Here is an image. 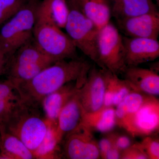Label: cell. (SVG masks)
<instances>
[{
	"label": "cell",
	"instance_id": "cell-31",
	"mask_svg": "<svg viewBox=\"0 0 159 159\" xmlns=\"http://www.w3.org/2000/svg\"><path fill=\"white\" fill-rule=\"evenodd\" d=\"M121 151L114 146L106 153L103 159H120Z\"/></svg>",
	"mask_w": 159,
	"mask_h": 159
},
{
	"label": "cell",
	"instance_id": "cell-1",
	"mask_svg": "<svg viewBox=\"0 0 159 159\" xmlns=\"http://www.w3.org/2000/svg\"><path fill=\"white\" fill-rule=\"evenodd\" d=\"M91 66L89 61L77 57L58 61L16 87L25 103L39 107L46 96L66 84L74 81L84 84Z\"/></svg>",
	"mask_w": 159,
	"mask_h": 159
},
{
	"label": "cell",
	"instance_id": "cell-6",
	"mask_svg": "<svg viewBox=\"0 0 159 159\" xmlns=\"http://www.w3.org/2000/svg\"><path fill=\"white\" fill-rule=\"evenodd\" d=\"M77 48L99 66L97 39L99 29L77 7H72L65 27Z\"/></svg>",
	"mask_w": 159,
	"mask_h": 159
},
{
	"label": "cell",
	"instance_id": "cell-30",
	"mask_svg": "<svg viewBox=\"0 0 159 159\" xmlns=\"http://www.w3.org/2000/svg\"><path fill=\"white\" fill-rule=\"evenodd\" d=\"M100 158L102 159L106 153L114 146L111 131L98 142Z\"/></svg>",
	"mask_w": 159,
	"mask_h": 159
},
{
	"label": "cell",
	"instance_id": "cell-35",
	"mask_svg": "<svg viewBox=\"0 0 159 159\" xmlns=\"http://www.w3.org/2000/svg\"><path fill=\"white\" fill-rule=\"evenodd\" d=\"M155 1H156L157 2H158V3H159V0H155Z\"/></svg>",
	"mask_w": 159,
	"mask_h": 159
},
{
	"label": "cell",
	"instance_id": "cell-5",
	"mask_svg": "<svg viewBox=\"0 0 159 159\" xmlns=\"http://www.w3.org/2000/svg\"><path fill=\"white\" fill-rule=\"evenodd\" d=\"M61 29L51 24L35 22L33 30L35 44L55 61L77 57V48Z\"/></svg>",
	"mask_w": 159,
	"mask_h": 159
},
{
	"label": "cell",
	"instance_id": "cell-7",
	"mask_svg": "<svg viewBox=\"0 0 159 159\" xmlns=\"http://www.w3.org/2000/svg\"><path fill=\"white\" fill-rule=\"evenodd\" d=\"M99 66L112 73H122L126 66L123 37L112 23L99 29L97 39Z\"/></svg>",
	"mask_w": 159,
	"mask_h": 159
},
{
	"label": "cell",
	"instance_id": "cell-2",
	"mask_svg": "<svg viewBox=\"0 0 159 159\" xmlns=\"http://www.w3.org/2000/svg\"><path fill=\"white\" fill-rule=\"evenodd\" d=\"M39 2L29 0L16 14L1 26L0 54L7 59L32 39Z\"/></svg>",
	"mask_w": 159,
	"mask_h": 159
},
{
	"label": "cell",
	"instance_id": "cell-16",
	"mask_svg": "<svg viewBox=\"0 0 159 159\" xmlns=\"http://www.w3.org/2000/svg\"><path fill=\"white\" fill-rule=\"evenodd\" d=\"M70 11L67 0H42L36 9L35 22L64 29Z\"/></svg>",
	"mask_w": 159,
	"mask_h": 159
},
{
	"label": "cell",
	"instance_id": "cell-26",
	"mask_svg": "<svg viewBox=\"0 0 159 159\" xmlns=\"http://www.w3.org/2000/svg\"><path fill=\"white\" fill-rule=\"evenodd\" d=\"M118 78L119 77L117 74H113L110 71L102 107H113L114 99L116 90Z\"/></svg>",
	"mask_w": 159,
	"mask_h": 159
},
{
	"label": "cell",
	"instance_id": "cell-33",
	"mask_svg": "<svg viewBox=\"0 0 159 159\" xmlns=\"http://www.w3.org/2000/svg\"><path fill=\"white\" fill-rule=\"evenodd\" d=\"M70 3L72 7H77V2L78 0H67Z\"/></svg>",
	"mask_w": 159,
	"mask_h": 159
},
{
	"label": "cell",
	"instance_id": "cell-23",
	"mask_svg": "<svg viewBox=\"0 0 159 159\" xmlns=\"http://www.w3.org/2000/svg\"><path fill=\"white\" fill-rule=\"evenodd\" d=\"M57 126L50 122L44 138L38 148L34 152L35 159H57L58 142L56 133Z\"/></svg>",
	"mask_w": 159,
	"mask_h": 159
},
{
	"label": "cell",
	"instance_id": "cell-13",
	"mask_svg": "<svg viewBox=\"0 0 159 159\" xmlns=\"http://www.w3.org/2000/svg\"><path fill=\"white\" fill-rule=\"evenodd\" d=\"M79 89L63 107L57 118L56 133L60 143L64 137L79 126L85 112L80 99Z\"/></svg>",
	"mask_w": 159,
	"mask_h": 159
},
{
	"label": "cell",
	"instance_id": "cell-27",
	"mask_svg": "<svg viewBox=\"0 0 159 159\" xmlns=\"http://www.w3.org/2000/svg\"><path fill=\"white\" fill-rule=\"evenodd\" d=\"M120 159H148V158L140 142H136L121 152Z\"/></svg>",
	"mask_w": 159,
	"mask_h": 159
},
{
	"label": "cell",
	"instance_id": "cell-34",
	"mask_svg": "<svg viewBox=\"0 0 159 159\" xmlns=\"http://www.w3.org/2000/svg\"><path fill=\"white\" fill-rule=\"evenodd\" d=\"M1 125H2L0 124V129H1ZM1 148H2V146H1V132H0V152L1 151Z\"/></svg>",
	"mask_w": 159,
	"mask_h": 159
},
{
	"label": "cell",
	"instance_id": "cell-9",
	"mask_svg": "<svg viewBox=\"0 0 159 159\" xmlns=\"http://www.w3.org/2000/svg\"><path fill=\"white\" fill-rule=\"evenodd\" d=\"M133 137L154 135L159 129V100L149 95L125 128Z\"/></svg>",
	"mask_w": 159,
	"mask_h": 159
},
{
	"label": "cell",
	"instance_id": "cell-4",
	"mask_svg": "<svg viewBox=\"0 0 159 159\" xmlns=\"http://www.w3.org/2000/svg\"><path fill=\"white\" fill-rule=\"evenodd\" d=\"M55 62L41 51L34 42L30 41L9 57L6 66L7 80L17 86Z\"/></svg>",
	"mask_w": 159,
	"mask_h": 159
},
{
	"label": "cell",
	"instance_id": "cell-25",
	"mask_svg": "<svg viewBox=\"0 0 159 159\" xmlns=\"http://www.w3.org/2000/svg\"><path fill=\"white\" fill-rule=\"evenodd\" d=\"M143 150L148 159H159V140L158 137L153 135L144 137L140 142Z\"/></svg>",
	"mask_w": 159,
	"mask_h": 159
},
{
	"label": "cell",
	"instance_id": "cell-8",
	"mask_svg": "<svg viewBox=\"0 0 159 159\" xmlns=\"http://www.w3.org/2000/svg\"><path fill=\"white\" fill-rule=\"evenodd\" d=\"M109 71L92 66L85 82L79 89L80 102L86 112L102 107Z\"/></svg>",
	"mask_w": 159,
	"mask_h": 159
},
{
	"label": "cell",
	"instance_id": "cell-22",
	"mask_svg": "<svg viewBox=\"0 0 159 159\" xmlns=\"http://www.w3.org/2000/svg\"><path fill=\"white\" fill-rule=\"evenodd\" d=\"M149 95L132 91L116 107V126L125 129L128 122Z\"/></svg>",
	"mask_w": 159,
	"mask_h": 159
},
{
	"label": "cell",
	"instance_id": "cell-20",
	"mask_svg": "<svg viewBox=\"0 0 159 159\" xmlns=\"http://www.w3.org/2000/svg\"><path fill=\"white\" fill-rule=\"evenodd\" d=\"M77 7L99 29L110 22L111 13L109 0H78Z\"/></svg>",
	"mask_w": 159,
	"mask_h": 159
},
{
	"label": "cell",
	"instance_id": "cell-3",
	"mask_svg": "<svg viewBox=\"0 0 159 159\" xmlns=\"http://www.w3.org/2000/svg\"><path fill=\"white\" fill-rule=\"evenodd\" d=\"M39 107L25 102L11 116L6 125V130L20 139L34 153L45 136L50 122L43 118Z\"/></svg>",
	"mask_w": 159,
	"mask_h": 159
},
{
	"label": "cell",
	"instance_id": "cell-14",
	"mask_svg": "<svg viewBox=\"0 0 159 159\" xmlns=\"http://www.w3.org/2000/svg\"><path fill=\"white\" fill-rule=\"evenodd\" d=\"M122 74L134 90L155 97L159 95V75L152 69L127 66Z\"/></svg>",
	"mask_w": 159,
	"mask_h": 159
},
{
	"label": "cell",
	"instance_id": "cell-19",
	"mask_svg": "<svg viewBox=\"0 0 159 159\" xmlns=\"http://www.w3.org/2000/svg\"><path fill=\"white\" fill-rule=\"evenodd\" d=\"M80 125L92 131L107 133L116 126L114 107H102L98 110L84 112Z\"/></svg>",
	"mask_w": 159,
	"mask_h": 159
},
{
	"label": "cell",
	"instance_id": "cell-12",
	"mask_svg": "<svg viewBox=\"0 0 159 159\" xmlns=\"http://www.w3.org/2000/svg\"><path fill=\"white\" fill-rule=\"evenodd\" d=\"M117 22L120 29L129 37L158 39L159 34L158 11L118 20Z\"/></svg>",
	"mask_w": 159,
	"mask_h": 159
},
{
	"label": "cell",
	"instance_id": "cell-21",
	"mask_svg": "<svg viewBox=\"0 0 159 159\" xmlns=\"http://www.w3.org/2000/svg\"><path fill=\"white\" fill-rule=\"evenodd\" d=\"M0 159H35L33 152L20 139L7 131L3 125L1 129Z\"/></svg>",
	"mask_w": 159,
	"mask_h": 159
},
{
	"label": "cell",
	"instance_id": "cell-17",
	"mask_svg": "<svg viewBox=\"0 0 159 159\" xmlns=\"http://www.w3.org/2000/svg\"><path fill=\"white\" fill-rule=\"evenodd\" d=\"M111 16L117 20L158 11L152 0H109Z\"/></svg>",
	"mask_w": 159,
	"mask_h": 159
},
{
	"label": "cell",
	"instance_id": "cell-28",
	"mask_svg": "<svg viewBox=\"0 0 159 159\" xmlns=\"http://www.w3.org/2000/svg\"><path fill=\"white\" fill-rule=\"evenodd\" d=\"M134 91L125 79L118 78L116 90L114 97L113 107H116L131 92Z\"/></svg>",
	"mask_w": 159,
	"mask_h": 159
},
{
	"label": "cell",
	"instance_id": "cell-24",
	"mask_svg": "<svg viewBox=\"0 0 159 159\" xmlns=\"http://www.w3.org/2000/svg\"><path fill=\"white\" fill-rule=\"evenodd\" d=\"M29 0H0V27L10 19Z\"/></svg>",
	"mask_w": 159,
	"mask_h": 159
},
{
	"label": "cell",
	"instance_id": "cell-10",
	"mask_svg": "<svg viewBox=\"0 0 159 159\" xmlns=\"http://www.w3.org/2000/svg\"><path fill=\"white\" fill-rule=\"evenodd\" d=\"M93 132L82 125L66 136L63 155L69 159H100L98 142Z\"/></svg>",
	"mask_w": 159,
	"mask_h": 159
},
{
	"label": "cell",
	"instance_id": "cell-15",
	"mask_svg": "<svg viewBox=\"0 0 159 159\" xmlns=\"http://www.w3.org/2000/svg\"><path fill=\"white\" fill-rule=\"evenodd\" d=\"M83 84L77 81L69 83L42 99L41 105L49 122L57 126V118L61 111Z\"/></svg>",
	"mask_w": 159,
	"mask_h": 159
},
{
	"label": "cell",
	"instance_id": "cell-18",
	"mask_svg": "<svg viewBox=\"0 0 159 159\" xmlns=\"http://www.w3.org/2000/svg\"><path fill=\"white\" fill-rule=\"evenodd\" d=\"M24 102L13 84L7 80L0 81V124L6 125Z\"/></svg>",
	"mask_w": 159,
	"mask_h": 159
},
{
	"label": "cell",
	"instance_id": "cell-11",
	"mask_svg": "<svg viewBox=\"0 0 159 159\" xmlns=\"http://www.w3.org/2000/svg\"><path fill=\"white\" fill-rule=\"evenodd\" d=\"M125 63L127 66H139L154 61L159 56L158 39L146 38L123 37Z\"/></svg>",
	"mask_w": 159,
	"mask_h": 159
},
{
	"label": "cell",
	"instance_id": "cell-29",
	"mask_svg": "<svg viewBox=\"0 0 159 159\" xmlns=\"http://www.w3.org/2000/svg\"><path fill=\"white\" fill-rule=\"evenodd\" d=\"M114 146L121 151L125 150L133 143L130 137L117 132H111Z\"/></svg>",
	"mask_w": 159,
	"mask_h": 159
},
{
	"label": "cell",
	"instance_id": "cell-32",
	"mask_svg": "<svg viewBox=\"0 0 159 159\" xmlns=\"http://www.w3.org/2000/svg\"><path fill=\"white\" fill-rule=\"evenodd\" d=\"M8 59L2 54H0V75L6 71V66Z\"/></svg>",
	"mask_w": 159,
	"mask_h": 159
}]
</instances>
